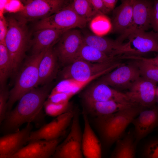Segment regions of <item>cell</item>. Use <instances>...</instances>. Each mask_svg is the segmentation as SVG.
<instances>
[{
	"mask_svg": "<svg viewBox=\"0 0 158 158\" xmlns=\"http://www.w3.org/2000/svg\"><path fill=\"white\" fill-rule=\"evenodd\" d=\"M50 87V83L36 87L23 95L16 107L7 113L1 123V133L6 134L14 132L24 123L39 122Z\"/></svg>",
	"mask_w": 158,
	"mask_h": 158,
	"instance_id": "6da1fadb",
	"label": "cell"
},
{
	"mask_svg": "<svg viewBox=\"0 0 158 158\" xmlns=\"http://www.w3.org/2000/svg\"><path fill=\"white\" fill-rule=\"evenodd\" d=\"M145 109L134 104L110 115L96 117V126L104 149L108 150L121 139L128 126Z\"/></svg>",
	"mask_w": 158,
	"mask_h": 158,
	"instance_id": "7a4b0ae2",
	"label": "cell"
},
{
	"mask_svg": "<svg viewBox=\"0 0 158 158\" xmlns=\"http://www.w3.org/2000/svg\"><path fill=\"white\" fill-rule=\"evenodd\" d=\"M8 29L5 40V45L11 59L13 75L18 71L30 40V34L26 21L17 16L6 18Z\"/></svg>",
	"mask_w": 158,
	"mask_h": 158,
	"instance_id": "3957f363",
	"label": "cell"
},
{
	"mask_svg": "<svg viewBox=\"0 0 158 158\" xmlns=\"http://www.w3.org/2000/svg\"><path fill=\"white\" fill-rule=\"evenodd\" d=\"M46 50L28 57L19 68L15 76L13 87L10 90L7 113L23 95L38 85L39 66Z\"/></svg>",
	"mask_w": 158,
	"mask_h": 158,
	"instance_id": "277c9868",
	"label": "cell"
},
{
	"mask_svg": "<svg viewBox=\"0 0 158 158\" xmlns=\"http://www.w3.org/2000/svg\"><path fill=\"white\" fill-rule=\"evenodd\" d=\"M87 22L76 14L70 4L52 15L39 20L36 23L35 28L36 30L46 28H82L85 27Z\"/></svg>",
	"mask_w": 158,
	"mask_h": 158,
	"instance_id": "5b68a950",
	"label": "cell"
},
{
	"mask_svg": "<svg viewBox=\"0 0 158 158\" xmlns=\"http://www.w3.org/2000/svg\"><path fill=\"white\" fill-rule=\"evenodd\" d=\"M119 62L115 60L103 63H93L77 59L65 67L61 71L62 79L85 81Z\"/></svg>",
	"mask_w": 158,
	"mask_h": 158,
	"instance_id": "8992f818",
	"label": "cell"
},
{
	"mask_svg": "<svg viewBox=\"0 0 158 158\" xmlns=\"http://www.w3.org/2000/svg\"><path fill=\"white\" fill-rule=\"evenodd\" d=\"M82 135L78 114L75 113L68 134L50 158H83Z\"/></svg>",
	"mask_w": 158,
	"mask_h": 158,
	"instance_id": "52a82bcc",
	"label": "cell"
},
{
	"mask_svg": "<svg viewBox=\"0 0 158 158\" xmlns=\"http://www.w3.org/2000/svg\"><path fill=\"white\" fill-rule=\"evenodd\" d=\"M127 39L128 41L124 43L120 56H141L150 52L158 53V34L156 32H137L130 35Z\"/></svg>",
	"mask_w": 158,
	"mask_h": 158,
	"instance_id": "ba28073f",
	"label": "cell"
},
{
	"mask_svg": "<svg viewBox=\"0 0 158 158\" xmlns=\"http://www.w3.org/2000/svg\"><path fill=\"white\" fill-rule=\"evenodd\" d=\"M58 41L54 49L61 63L67 65L75 60L83 43V36L81 32L77 30H69L63 34Z\"/></svg>",
	"mask_w": 158,
	"mask_h": 158,
	"instance_id": "9c48e42d",
	"label": "cell"
},
{
	"mask_svg": "<svg viewBox=\"0 0 158 158\" xmlns=\"http://www.w3.org/2000/svg\"><path fill=\"white\" fill-rule=\"evenodd\" d=\"M66 1L63 0H32L25 1L17 16L26 22L41 20L52 15L63 7Z\"/></svg>",
	"mask_w": 158,
	"mask_h": 158,
	"instance_id": "30bf717a",
	"label": "cell"
},
{
	"mask_svg": "<svg viewBox=\"0 0 158 158\" xmlns=\"http://www.w3.org/2000/svg\"><path fill=\"white\" fill-rule=\"evenodd\" d=\"M141 77L135 61L127 65L122 64L113 71L102 76L98 82L121 89H128Z\"/></svg>",
	"mask_w": 158,
	"mask_h": 158,
	"instance_id": "8fae6325",
	"label": "cell"
},
{
	"mask_svg": "<svg viewBox=\"0 0 158 158\" xmlns=\"http://www.w3.org/2000/svg\"><path fill=\"white\" fill-rule=\"evenodd\" d=\"M153 6L150 1L134 0L131 24L127 29L116 40L122 43L130 35L147 30L151 26V14Z\"/></svg>",
	"mask_w": 158,
	"mask_h": 158,
	"instance_id": "7c38bea8",
	"label": "cell"
},
{
	"mask_svg": "<svg viewBox=\"0 0 158 158\" xmlns=\"http://www.w3.org/2000/svg\"><path fill=\"white\" fill-rule=\"evenodd\" d=\"M156 83L141 76L125 93L132 104L152 108L156 102Z\"/></svg>",
	"mask_w": 158,
	"mask_h": 158,
	"instance_id": "4fadbf2b",
	"label": "cell"
},
{
	"mask_svg": "<svg viewBox=\"0 0 158 158\" xmlns=\"http://www.w3.org/2000/svg\"><path fill=\"white\" fill-rule=\"evenodd\" d=\"M75 113L71 110L57 116L38 130L32 131L28 142L39 140H52L60 138L72 121Z\"/></svg>",
	"mask_w": 158,
	"mask_h": 158,
	"instance_id": "5bb4252c",
	"label": "cell"
},
{
	"mask_svg": "<svg viewBox=\"0 0 158 158\" xmlns=\"http://www.w3.org/2000/svg\"><path fill=\"white\" fill-rule=\"evenodd\" d=\"M84 99L85 101H113L126 105L134 104L130 102L125 93L121 92L98 81L86 90Z\"/></svg>",
	"mask_w": 158,
	"mask_h": 158,
	"instance_id": "9a60e30c",
	"label": "cell"
},
{
	"mask_svg": "<svg viewBox=\"0 0 158 158\" xmlns=\"http://www.w3.org/2000/svg\"><path fill=\"white\" fill-rule=\"evenodd\" d=\"M32 126L28 123L21 130L5 134L0 138V158H8L28 142Z\"/></svg>",
	"mask_w": 158,
	"mask_h": 158,
	"instance_id": "2e32d148",
	"label": "cell"
},
{
	"mask_svg": "<svg viewBox=\"0 0 158 158\" xmlns=\"http://www.w3.org/2000/svg\"><path fill=\"white\" fill-rule=\"evenodd\" d=\"M135 143L137 146L140 141L158 128V106L149 109H144L132 122Z\"/></svg>",
	"mask_w": 158,
	"mask_h": 158,
	"instance_id": "e0dca14e",
	"label": "cell"
},
{
	"mask_svg": "<svg viewBox=\"0 0 158 158\" xmlns=\"http://www.w3.org/2000/svg\"><path fill=\"white\" fill-rule=\"evenodd\" d=\"M61 141L39 140L30 142L8 158H50Z\"/></svg>",
	"mask_w": 158,
	"mask_h": 158,
	"instance_id": "ac0fdd59",
	"label": "cell"
},
{
	"mask_svg": "<svg viewBox=\"0 0 158 158\" xmlns=\"http://www.w3.org/2000/svg\"><path fill=\"white\" fill-rule=\"evenodd\" d=\"M121 2L113 11L111 21V31L120 35L127 29L131 23L134 0H123Z\"/></svg>",
	"mask_w": 158,
	"mask_h": 158,
	"instance_id": "d6986e66",
	"label": "cell"
},
{
	"mask_svg": "<svg viewBox=\"0 0 158 158\" xmlns=\"http://www.w3.org/2000/svg\"><path fill=\"white\" fill-rule=\"evenodd\" d=\"M70 29L46 28L36 30L30 43L32 54H39L53 47L63 34Z\"/></svg>",
	"mask_w": 158,
	"mask_h": 158,
	"instance_id": "ffe728a7",
	"label": "cell"
},
{
	"mask_svg": "<svg viewBox=\"0 0 158 158\" xmlns=\"http://www.w3.org/2000/svg\"><path fill=\"white\" fill-rule=\"evenodd\" d=\"M83 117L84 121L82 139L83 154L85 158H102L101 143L93 131L85 111L83 112Z\"/></svg>",
	"mask_w": 158,
	"mask_h": 158,
	"instance_id": "44dd1931",
	"label": "cell"
},
{
	"mask_svg": "<svg viewBox=\"0 0 158 158\" xmlns=\"http://www.w3.org/2000/svg\"><path fill=\"white\" fill-rule=\"evenodd\" d=\"M58 59L52 47L46 50L39 66L38 85L50 84L55 78L58 70Z\"/></svg>",
	"mask_w": 158,
	"mask_h": 158,
	"instance_id": "7402d4cb",
	"label": "cell"
},
{
	"mask_svg": "<svg viewBox=\"0 0 158 158\" xmlns=\"http://www.w3.org/2000/svg\"><path fill=\"white\" fill-rule=\"evenodd\" d=\"M83 42L93 47L108 56L116 58L122 50L124 43H120L95 34H87L83 36Z\"/></svg>",
	"mask_w": 158,
	"mask_h": 158,
	"instance_id": "603a6c76",
	"label": "cell"
},
{
	"mask_svg": "<svg viewBox=\"0 0 158 158\" xmlns=\"http://www.w3.org/2000/svg\"><path fill=\"white\" fill-rule=\"evenodd\" d=\"M114 148L109 158H136L137 146L133 130H130L116 142Z\"/></svg>",
	"mask_w": 158,
	"mask_h": 158,
	"instance_id": "cb8c5ba5",
	"label": "cell"
},
{
	"mask_svg": "<svg viewBox=\"0 0 158 158\" xmlns=\"http://www.w3.org/2000/svg\"><path fill=\"white\" fill-rule=\"evenodd\" d=\"M97 78L95 75L85 81L71 79H62L52 90L50 93H58L67 101L90 82Z\"/></svg>",
	"mask_w": 158,
	"mask_h": 158,
	"instance_id": "d4e9b609",
	"label": "cell"
},
{
	"mask_svg": "<svg viewBox=\"0 0 158 158\" xmlns=\"http://www.w3.org/2000/svg\"><path fill=\"white\" fill-rule=\"evenodd\" d=\"M85 102L89 111L96 117L110 115L132 105H126L113 101Z\"/></svg>",
	"mask_w": 158,
	"mask_h": 158,
	"instance_id": "484cf974",
	"label": "cell"
},
{
	"mask_svg": "<svg viewBox=\"0 0 158 158\" xmlns=\"http://www.w3.org/2000/svg\"><path fill=\"white\" fill-rule=\"evenodd\" d=\"M116 59L83 42L79 51L76 59H81L92 63H101L113 61Z\"/></svg>",
	"mask_w": 158,
	"mask_h": 158,
	"instance_id": "4316f807",
	"label": "cell"
},
{
	"mask_svg": "<svg viewBox=\"0 0 158 158\" xmlns=\"http://www.w3.org/2000/svg\"><path fill=\"white\" fill-rule=\"evenodd\" d=\"M11 59L6 45L0 44V87L7 85L8 78L13 75Z\"/></svg>",
	"mask_w": 158,
	"mask_h": 158,
	"instance_id": "83f0119b",
	"label": "cell"
},
{
	"mask_svg": "<svg viewBox=\"0 0 158 158\" xmlns=\"http://www.w3.org/2000/svg\"><path fill=\"white\" fill-rule=\"evenodd\" d=\"M71 5L76 14L87 22L99 14L95 11L89 0H74Z\"/></svg>",
	"mask_w": 158,
	"mask_h": 158,
	"instance_id": "f1b7e54d",
	"label": "cell"
},
{
	"mask_svg": "<svg viewBox=\"0 0 158 158\" xmlns=\"http://www.w3.org/2000/svg\"><path fill=\"white\" fill-rule=\"evenodd\" d=\"M90 27L95 35L101 36L111 31L112 25L108 18L105 15L99 14L90 21Z\"/></svg>",
	"mask_w": 158,
	"mask_h": 158,
	"instance_id": "f546056e",
	"label": "cell"
},
{
	"mask_svg": "<svg viewBox=\"0 0 158 158\" xmlns=\"http://www.w3.org/2000/svg\"><path fill=\"white\" fill-rule=\"evenodd\" d=\"M138 158H158V136L145 140L139 149Z\"/></svg>",
	"mask_w": 158,
	"mask_h": 158,
	"instance_id": "4dcf8cb0",
	"label": "cell"
},
{
	"mask_svg": "<svg viewBox=\"0 0 158 158\" xmlns=\"http://www.w3.org/2000/svg\"><path fill=\"white\" fill-rule=\"evenodd\" d=\"M139 68L141 76L154 82H158V67L150 62L134 60Z\"/></svg>",
	"mask_w": 158,
	"mask_h": 158,
	"instance_id": "1f68e13d",
	"label": "cell"
},
{
	"mask_svg": "<svg viewBox=\"0 0 158 158\" xmlns=\"http://www.w3.org/2000/svg\"><path fill=\"white\" fill-rule=\"evenodd\" d=\"M43 107L46 114L52 117L58 116L71 110L69 102L55 103L46 100Z\"/></svg>",
	"mask_w": 158,
	"mask_h": 158,
	"instance_id": "d6a6232c",
	"label": "cell"
},
{
	"mask_svg": "<svg viewBox=\"0 0 158 158\" xmlns=\"http://www.w3.org/2000/svg\"><path fill=\"white\" fill-rule=\"evenodd\" d=\"M10 91L7 85L0 87V122L4 120L7 113V105Z\"/></svg>",
	"mask_w": 158,
	"mask_h": 158,
	"instance_id": "836d02e7",
	"label": "cell"
},
{
	"mask_svg": "<svg viewBox=\"0 0 158 158\" xmlns=\"http://www.w3.org/2000/svg\"><path fill=\"white\" fill-rule=\"evenodd\" d=\"M150 25L158 34V1H156L153 6L151 14Z\"/></svg>",
	"mask_w": 158,
	"mask_h": 158,
	"instance_id": "e575fe53",
	"label": "cell"
},
{
	"mask_svg": "<svg viewBox=\"0 0 158 158\" xmlns=\"http://www.w3.org/2000/svg\"><path fill=\"white\" fill-rule=\"evenodd\" d=\"M8 29V25L6 18L2 14L0 18V44L5 45V40Z\"/></svg>",
	"mask_w": 158,
	"mask_h": 158,
	"instance_id": "d590c367",
	"label": "cell"
},
{
	"mask_svg": "<svg viewBox=\"0 0 158 158\" xmlns=\"http://www.w3.org/2000/svg\"><path fill=\"white\" fill-rule=\"evenodd\" d=\"M96 11L99 14L105 15L109 12L105 8L102 0H89Z\"/></svg>",
	"mask_w": 158,
	"mask_h": 158,
	"instance_id": "8d00e7d4",
	"label": "cell"
},
{
	"mask_svg": "<svg viewBox=\"0 0 158 158\" xmlns=\"http://www.w3.org/2000/svg\"><path fill=\"white\" fill-rule=\"evenodd\" d=\"M130 59L133 60H141L145 61L150 63L158 67V54L155 57L150 58H147L142 56H132Z\"/></svg>",
	"mask_w": 158,
	"mask_h": 158,
	"instance_id": "74e56055",
	"label": "cell"
},
{
	"mask_svg": "<svg viewBox=\"0 0 158 158\" xmlns=\"http://www.w3.org/2000/svg\"><path fill=\"white\" fill-rule=\"evenodd\" d=\"M104 5L109 12L115 8L116 5L118 2L116 0H102Z\"/></svg>",
	"mask_w": 158,
	"mask_h": 158,
	"instance_id": "f35d334b",
	"label": "cell"
},
{
	"mask_svg": "<svg viewBox=\"0 0 158 158\" xmlns=\"http://www.w3.org/2000/svg\"><path fill=\"white\" fill-rule=\"evenodd\" d=\"M156 102L158 104V95H157Z\"/></svg>",
	"mask_w": 158,
	"mask_h": 158,
	"instance_id": "ab89813d",
	"label": "cell"
},
{
	"mask_svg": "<svg viewBox=\"0 0 158 158\" xmlns=\"http://www.w3.org/2000/svg\"><path fill=\"white\" fill-rule=\"evenodd\" d=\"M156 92H157V95H158V87H157Z\"/></svg>",
	"mask_w": 158,
	"mask_h": 158,
	"instance_id": "60d3db41",
	"label": "cell"
}]
</instances>
